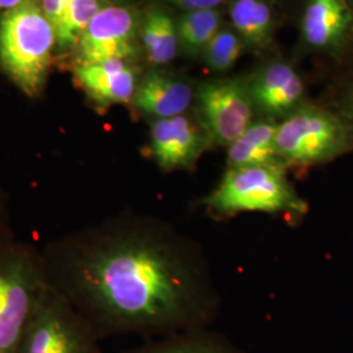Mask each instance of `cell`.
I'll list each match as a JSON object with an SVG mask.
<instances>
[{
  "mask_svg": "<svg viewBox=\"0 0 353 353\" xmlns=\"http://www.w3.org/2000/svg\"><path fill=\"white\" fill-rule=\"evenodd\" d=\"M140 46L156 68L176 59L179 52L176 19L165 6L154 4L141 14Z\"/></svg>",
  "mask_w": 353,
  "mask_h": 353,
  "instance_id": "cell-15",
  "label": "cell"
},
{
  "mask_svg": "<svg viewBox=\"0 0 353 353\" xmlns=\"http://www.w3.org/2000/svg\"><path fill=\"white\" fill-rule=\"evenodd\" d=\"M192 112L204 127L211 147L225 148L258 118L246 76L198 83Z\"/></svg>",
  "mask_w": 353,
  "mask_h": 353,
  "instance_id": "cell-7",
  "label": "cell"
},
{
  "mask_svg": "<svg viewBox=\"0 0 353 353\" xmlns=\"http://www.w3.org/2000/svg\"><path fill=\"white\" fill-rule=\"evenodd\" d=\"M220 10L182 12L176 17L179 51L189 58L202 57L211 39L224 26V16Z\"/></svg>",
  "mask_w": 353,
  "mask_h": 353,
  "instance_id": "cell-18",
  "label": "cell"
},
{
  "mask_svg": "<svg viewBox=\"0 0 353 353\" xmlns=\"http://www.w3.org/2000/svg\"><path fill=\"white\" fill-rule=\"evenodd\" d=\"M278 123L272 119L256 118L242 135L227 147V168L280 166L276 151ZM285 169V168H284Z\"/></svg>",
  "mask_w": 353,
  "mask_h": 353,
  "instance_id": "cell-14",
  "label": "cell"
},
{
  "mask_svg": "<svg viewBox=\"0 0 353 353\" xmlns=\"http://www.w3.org/2000/svg\"><path fill=\"white\" fill-rule=\"evenodd\" d=\"M139 80L137 68L127 61L115 59L75 68L76 84L101 110L114 105H131Z\"/></svg>",
  "mask_w": 353,
  "mask_h": 353,
  "instance_id": "cell-13",
  "label": "cell"
},
{
  "mask_svg": "<svg viewBox=\"0 0 353 353\" xmlns=\"http://www.w3.org/2000/svg\"><path fill=\"white\" fill-rule=\"evenodd\" d=\"M228 14L246 49L262 51L272 43L276 19L270 0H228Z\"/></svg>",
  "mask_w": 353,
  "mask_h": 353,
  "instance_id": "cell-16",
  "label": "cell"
},
{
  "mask_svg": "<svg viewBox=\"0 0 353 353\" xmlns=\"http://www.w3.org/2000/svg\"><path fill=\"white\" fill-rule=\"evenodd\" d=\"M100 336L48 283L16 353H102Z\"/></svg>",
  "mask_w": 353,
  "mask_h": 353,
  "instance_id": "cell-6",
  "label": "cell"
},
{
  "mask_svg": "<svg viewBox=\"0 0 353 353\" xmlns=\"http://www.w3.org/2000/svg\"><path fill=\"white\" fill-rule=\"evenodd\" d=\"M51 287L100 338L207 328L220 296L201 245L168 221L123 212L50 242Z\"/></svg>",
  "mask_w": 353,
  "mask_h": 353,
  "instance_id": "cell-1",
  "label": "cell"
},
{
  "mask_svg": "<svg viewBox=\"0 0 353 353\" xmlns=\"http://www.w3.org/2000/svg\"><path fill=\"white\" fill-rule=\"evenodd\" d=\"M26 0H0V16L10 10L16 8L17 6L23 4Z\"/></svg>",
  "mask_w": 353,
  "mask_h": 353,
  "instance_id": "cell-25",
  "label": "cell"
},
{
  "mask_svg": "<svg viewBox=\"0 0 353 353\" xmlns=\"http://www.w3.org/2000/svg\"><path fill=\"white\" fill-rule=\"evenodd\" d=\"M10 208H8V201L0 189V245L13 240L12 232L10 227Z\"/></svg>",
  "mask_w": 353,
  "mask_h": 353,
  "instance_id": "cell-24",
  "label": "cell"
},
{
  "mask_svg": "<svg viewBox=\"0 0 353 353\" xmlns=\"http://www.w3.org/2000/svg\"><path fill=\"white\" fill-rule=\"evenodd\" d=\"M55 46V29L38 0L0 16V67L28 97L42 93Z\"/></svg>",
  "mask_w": 353,
  "mask_h": 353,
  "instance_id": "cell-3",
  "label": "cell"
},
{
  "mask_svg": "<svg viewBox=\"0 0 353 353\" xmlns=\"http://www.w3.org/2000/svg\"><path fill=\"white\" fill-rule=\"evenodd\" d=\"M195 93L196 84L188 77L154 68L140 77L130 106L150 122L166 119L191 112Z\"/></svg>",
  "mask_w": 353,
  "mask_h": 353,
  "instance_id": "cell-12",
  "label": "cell"
},
{
  "mask_svg": "<svg viewBox=\"0 0 353 353\" xmlns=\"http://www.w3.org/2000/svg\"><path fill=\"white\" fill-rule=\"evenodd\" d=\"M348 3H350V6H351V8H352L353 12V0H348Z\"/></svg>",
  "mask_w": 353,
  "mask_h": 353,
  "instance_id": "cell-26",
  "label": "cell"
},
{
  "mask_svg": "<svg viewBox=\"0 0 353 353\" xmlns=\"http://www.w3.org/2000/svg\"><path fill=\"white\" fill-rule=\"evenodd\" d=\"M216 217L246 212L284 214L288 221H300L309 205L280 166L227 168L220 182L201 201Z\"/></svg>",
  "mask_w": 353,
  "mask_h": 353,
  "instance_id": "cell-2",
  "label": "cell"
},
{
  "mask_svg": "<svg viewBox=\"0 0 353 353\" xmlns=\"http://www.w3.org/2000/svg\"><path fill=\"white\" fill-rule=\"evenodd\" d=\"M41 8L50 21L51 26H54L55 33L63 24L64 16L68 8L70 0H41Z\"/></svg>",
  "mask_w": 353,
  "mask_h": 353,
  "instance_id": "cell-22",
  "label": "cell"
},
{
  "mask_svg": "<svg viewBox=\"0 0 353 353\" xmlns=\"http://www.w3.org/2000/svg\"><path fill=\"white\" fill-rule=\"evenodd\" d=\"M276 151L287 170L309 169L351 153L353 144L341 118L328 106L323 102L306 101L279 122Z\"/></svg>",
  "mask_w": 353,
  "mask_h": 353,
  "instance_id": "cell-5",
  "label": "cell"
},
{
  "mask_svg": "<svg viewBox=\"0 0 353 353\" xmlns=\"http://www.w3.org/2000/svg\"><path fill=\"white\" fill-rule=\"evenodd\" d=\"M210 148L208 135L192 110L150 122L148 154L164 172H192Z\"/></svg>",
  "mask_w": 353,
  "mask_h": 353,
  "instance_id": "cell-10",
  "label": "cell"
},
{
  "mask_svg": "<svg viewBox=\"0 0 353 353\" xmlns=\"http://www.w3.org/2000/svg\"><path fill=\"white\" fill-rule=\"evenodd\" d=\"M256 115L280 122L307 100L303 76L284 61H272L249 76Z\"/></svg>",
  "mask_w": 353,
  "mask_h": 353,
  "instance_id": "cell-11",
  "label": "cell"
},
{
  "mask_svg": "<svg viewBox=\"0 0 353 353\" xmlns=\"http://www.w3.org/2000/svg\"><path fill=\"white\" fill-rule=\"evenodd\" d=\"M123 353H242L230 341L207 328L161 336Z\"/></svg>",
  "mask_w": 353,
  "mask_h": 353,
  "instance_id": "cell-17",
  "label": "cell"
},
{
  "mask_svg": "<svg viewBox=\"0 0 353 353\" xmlns=\"http://www.w3.org/2000/svg\"><path fill=\"white\" fill-rule=\"evenodd\" d=\"M110 3L103 0H70L63 24L57 32V48L64 51L75 48L96 14Z\"/></svg>",
  "mask_w": 353,
  "mask_h": 353,
  "instance_id": "cell-20",
  "label": "cell"
},
{
  "mask_svg": "<svg viewBox=\"0 0 353 353\" xmlns=\"http://www.w3.org/2000/svg\"><path fill=\"white\" fill-rule=\"evenodd\" d=\"M245 50L246 45L240 34L230 24L224 23L205 48L202 58L210 71L225 74L234 67Z\"/></svg>",
  "mask_w": 353,
  "mask_h": 353,
  "instance_id": "cell-19",
  "label": "cell"
},
{
  "mask_svg": "<svg viewBox=\"0 0 353 353\" xmlns=\"http://www.w3.org/2000/svg\"><path fill=\"white\" fill-rule=\"evenodd\" d=\"M322 102L341 118L353 144V63L335 79Z\"/></svg>",
  "mask_w": 353,
  "mask_h": 353,
  "instance_id": "cell-21",
  "label": "cell"
},
{
  "mask_svg": "<svg viewBox=\"0 0 353 353\" xmlns=\"http://www.w3.org/2000/svg\"><path fill=\"white\" fill-rule=\"evenodd\" d=\"M305 48L335 63L353 55V12L348 0H306L300 21Z\"/></svg>",
  "mask_w": 353,
  "mask_h": 353,
  "instance_id": "cell-9",
  "label": "cell"
},
{
  "mask_svg": "<svg viewBox=\"0 0 353 353\" xmlns=\"http://www.w3.org/2000/svg\"><path fill=\"white\" fill-rule=\"evenodd\" d=\"M165 4L181 10L182 12L203 11V10H217L228 0H161Z\"/></svg>",
  "mask_w": 353,
  "mask_h": 353,
  "instance_id": "cell-23",
  "label": "cell"
},
{
  "mask_svg": "<svg viewBox=\"0 0 353 353\" xmlns=\"http://www.w3.org/2000/svg\"><path fill=\"white\" fill-rule=\"evenodd\" d=\"M141 14L127 4H108L90 21L75 46L76 65L138 57Z\"/></svg>",
  "mask_w": 353,
  "mask_h": 353,
  "instance_id": "cell-8",
  "label": "cell"
},
{
  "mask_svg": "<svg viewBox=\"0 0 353 353\" xmlns=\"http://www.w3.org/2000/svg\"><path fill=\"white\" fill-rule=\"evenodd\" d=\"M48 285L42 252L8 241L0 245V353H16Z\"/></svg>",
  "mask_w": 353,
  "mask_h": 353,
  "instance_id": "cell-4",
  "label": "cell"
}]
</instances>
